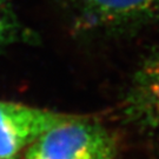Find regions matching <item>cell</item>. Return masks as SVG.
Returning <instances> with one entry per match:
<instances>
[{"label":"cell","mask_w":159,"mask_h":159,"mask_svg":"<svg viewBox=\"0 0 159 159\" xmlns=\"http://www.w3.org/2000/svg\"><path fill=\"white\" fill-rule=\"evenodd\" d=\"M116 144L102 125L81 117L40 136L25 159H114Z\"/></svg>","instance_id":"obj_1"},{"label":"cell","mask_w":159,"mask_h":159,"mask_svg":"<svg viewBox=\"0 0 159 159\" xmlns=\"http://www.w3.org/2000/svg\"><path fill=\"white\" fill-rule=\"evenodd\" d=\"M77 29L119 33L159 19V0H61Z\"/></svg>","instance_id":"obj_2"},{"label":"cell","mask_w":159,"mask_h":159,"mask_svg":"<svg viewBox=\"0 0 159 159\" xmlns=\"http://www.w3.org/2000/svg\"><path fill=\"white\" fill-rule=\"evenodd\" d=\"M75 118L19 102H0V159H14L47 131Z\"/></svg>","instance_id":"obj_3"},{"label":"cell","mask_w":159,"mask_h":159,"mask_svg":"<svg viewBox=\"0 0 159 159\" xmlns=\"http://www.w3.org/2000/svg\"><path fill=\"white\" fill-rule=\"evenodd\" d=\"M125 106L129 118L139 129L159 138V47L136 71Z\"/></svg>","instance_id":"obj_4"},{"label":"cell","mask_w":159,"mask_h":159,"mask_svg":"<svg viewBox=\"0 0 159 159\" xmlns=\"http://www.w3.org/2000/svg\"><path fill=\"white\" fill-rule=\"evenodd\" d=\"M27 39H32V33L20 21L13 1L0 0V51Z\"/></svg>","instance_id":"obj_5"},{"label":"cell","mask_w":159,"mask_h":159,"mask_svg":"<svg viewBox=\"0 0 159 159\" xmlns=\"http://www.w3.org/2000/svg\"><path fill=\"white\" fill-rule=\"evenodd\" d=\"M14 159H16V158H14Z\"/></svg>","instance_id":"obj_6"}]
</instances>
